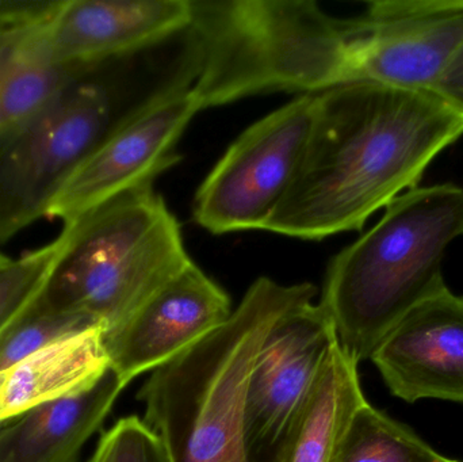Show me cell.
Here are the masks:
<instances>
[{"instance_id": "obj_21", "label": "cell", "mask_w": 463, "mask_h": 462, "mask_svg": "<svg viewBox=\"0 0 463 462\" xmlns=\"http://www.w3.org/2000/svg\"><path fill=\"white\" fill-rule=\"evenodd\" d=\"M87 462H167L159 437L138 417L119 420L102 434Z\"/></svg>"}, {"instance_id": "obj_10", "label": "cell", "mask_w": 463, "mask_h": 462, "mask_svg": "<svg viewBox=\"0 0 463 462\" xmlns=\"http://www.w3.org/2000/svg\"><path fill=\"white\" fill-rule=\"evenodd\" d=\"M336 330L321 304L296 306L267 334L248 380L245 437L253 462L277 449L315 390Z\"/></svg>"}, {"instance_id": "obj_24", "label": "cell", "mask_w": 463, "mask_h": 462, "mask_svg": "<svg viewBox=\"0 0 463 462\" xmlns=\"http://www.w3.org/2000/svg\"><path fill=\"white\" fill-rule=\"evenodd\" d=\"M3 374H0V382H2Z\"/></svg>"}, {"instance_id": "obj_7", "label": "cell", "mask_w": 463, "mask_h": 462, "mask_svg": "<svg viewBox=\"0 0 463 462\" xmlns=\"http://www.w3.org/2000/svg\"><path fill=\"white\" fill-rule=\"evenodd\" d=\"M316 106L304 94L247 127L198 189L195 222L214 235L263 230L301 167Z\"/></svg>"}, {"instance_id": "obj_12", "label": "cell", "mask_w": 463, "mask_h": 462, "mask_svg": "<svg viewBox=\"0 0 463 462\" xmlns=\"http://www.w3.org/2000/svg\"><path fill=\"white\" fill-rule=\"evenodd\" d=\"M370 360L392 395L463 406V296L446 288L411 309Z\"/></svg>"}, {"instance_id": "obj_1", "label": "cell", "mask_w": 463, "mask_h": 462, "mask_svg": "<svg viewBox=\"0 0 463 462\" xmlns=\"http://www.w3.org/2000/svg\"><path fill=\"white\" fill-rule=\"evenodd\" d=\"M462 136L463 117L434 92L331 87L317 94L301 167L263 231L305 240L361 231Z\"/></svg>"}, {"instance_id": "obj_22", "label": "cell", "mask_w": 463, "mask_h": 462, "mask_svg": "<svg viewBox=\"0 0 463 462\" xmlns=\"http://www.w3.org/2000/svg\"><path fill=\"white\" fill-rule=\"evenodd\" d=\"M432 92L463 117V42L443 71Z\"/></svg>"}, {"instance_id": "obj_14", "label": "cell", "mask_w": 463, "mask_h": 462, "mask_svg": "<svg viewBox=\"0 0 463 462\" xmlns=\"http://www.w3.org/2000/svg\"><path fill=\"white\" fill-rule=\"evenodd\" d=\"M60 0H0V130L90 72L54 59L51 24Z\"/></svg>"}, {"instance_id": "obj_9", "label": "cell", "mask_w": 463, "mask_h": 462, "mask_svg": "<svg viewBox=\"0 0 463 462\" xmlns=\"http://www.w3.org/2000/svg\"><path fill=\"white\" fill-rule=\"evenodd\" d=\"M348 26V83L432 92L463 42V0H377Z\"/></svg>"}, {"instance_id": "obj_4", "label": "cell", "mask_w": 463, "mask_h": 462, "mask_svg": "<svg viewBox=\"0 0 463 462\" xmlns=\"http://www.w3.org/2000/svg\"><path fill=\"white\" fill-rule=\"evenodd\" d=\"M461 236L463 187L416 186L332 259L320 304L351 358L370 360L411 309L448 288L443 258Z\"/></svg>"}, {"instance_id": "obj_19", "label": "cell", "mask_w": 463, "mask_h": 462, "mask_svg": "<svg viewBox=\"0 0 463 462\" xmlns=\"http://www.w3.org/2000/svg\"><path fill=\"white\" fill-rule=\"evenodd\" d=\"M94 327L102 325L81 315L52 311L37 297L0 330V374L43 347Z\"/></svg>"}, {"instance_id": "obj_18", "label": "cell", "mask_w": 463, "mask_h": 462, "mask_svg": "<svg viewBox=\"0 0 463 462\" xmlns=\"http://www.w3.org/2000/svg\"><path fill=\"white\" fill-rule=\"evenodd\" d=\"M367 401L351 418L334 462H449Z\"/></svg>"}, {"instance_id": "obj_3", "label": "cell", "mask_w": 463, "mask_h": 462, "mask_svg": "<svg viewBox=\"0 0 463 462\" xmlns=\"http://www.w3.org/2000/svg\"><path fill=\"white\" fill-rule=\"evenodd\" d=\"M187 32L201 110L266 92L320 94L350 79L348 19L312 0H192Z\"/></svg>"}, {"instance_id": "obj_5", "label": "cell", "mask_w": 463, "mask_h": 462, "mask_svg": "<svg viewBox=\"0 0 463 462\" xmlns=\"http://www.w3.org/2000/svg\"><path fill=\"white\" fill-rule=\"evenodd\" d=\"M71 239L38 300L52 311L121 327L190 263L181 227L154 184L70 222Z\"/></svg>"}, {"instance_id": "obj_6", "label": "cell", "mask_w": 463, "mask_h": 462, "mask_svg": "<svg viewBox=\"0 0 463 462\" xmlns=\"http://www.w3.org/2000/svg\"><path fill=\"white\" fill-rule=\"evenodd\" d=\"M113 125L110 92L83 78L0 130V244L46 217Z\"/></svg>"}, {"instance_id": "obj_11", "label": "cell", "mask_w": 463, "mask_h": 462, "mask_svg": "<svg viewBox=\"0 0 463 462\" xmlns=\"http://www.w3.org/2000/svg\"><path fill=\"white\" fill-rule=\"evenodd\" d=\"M232 314L227 292L192 262L121 327L103 335L110 368L129 385L203 341Z\"/></svg>"}, {"instance_id": "obj_16", "label": "cell", "mask_w": 463, "mask_h": 462, "mask_svg": "<svg viewBox=\"0 0 463 462\" xmlns=\"http://www.w3.org/2000/svg\"><path fill=\"white\" fill-rule=\"evenodd\" d=\"M102 327L43 347L3 374L0 428L24 412L80 392L110 368Z\"/></svg>"}, {"instance_id": "obj_26", "label": "cell", "mask_w": 463, "mask_h": 462, "mask_svg": "<svg viewBox=\"0 0 463 462\" xmlns=\"http://www.w3.org/2000/svg\"><path fill=\"white\" fill-rule=\"evenodd\" d=\"M453 462H459V461H454V460H453Z\"/></svg>"}, {"instance_id": "obj_23", "label": "cell", "mask_w": 463, "mask_h": 462, "mask_svg": "<svg viewBox=\"0 0 463 462\" xmlns=\"http://www.w3.org/2000/svg\"><path fill=\"white\" fill-rule=\"evenodd\" d=\"M11 262H13L11 258H8L7 255L2 254V252H0V274H2L3 271H5V269L10 266Z\"/></svg>"}, {"instance_id": "obj_25", "label": "cell", "mask_w": 463, "mask_h": 462, "mask_svg": "<svg viewBox=\"0 0 463 462\" xmlns=\"http://www.w3.org/2000/svg\"><path fill=\"white\" fill-rule=\"evenodd\" d=\"M449 462H453V460H450V461H449Z\"/></svg>"}, {"instance_id": "obj_2", "label": "cell", "mask_w": 463, "mask_h": 462, "mask_svg": "<svg viewBox=\"0 0 463 462\" xmlns=\"http://www.w3.org/2000/svg\"><path fill=\"white\" fill-rule=\"evenodd\" d=\"M316 292L260 277L225 325L152 371L137 399L167 462H253L244 422L253 363L272 325Z\"/></svg>"}, {"instance_id": "obj_8", "label": "cell", "mask_w": 463, "mask_h": 462, "mask_svg": "<svg viewBox=\"0 0 463 462\" xmlns=\"http://www.w3.org/2000/svg\"><path fill=\"white\" fill-rule=\"evenodd\" d=\"M198 111L190 75L184 70L114 122L57 193L46 217L70 224L122 193L154 184L160 174L178 163L176 144Z\"/></svg>"}, {"instance_id": "obj_20", "label": "cell", "mask_w": 463, "mask_h": 462, "mask_svg": "<svg viewBox=\"0 0 463 462\" xmlns=\"http://www.w3.org/2000/svg\"><path fill=\"white\" fill-rule=\"evenodd\" d=\"M70 239V225H64L54 240L13 259L0 274V330L40 296Z\"/></svg>"}, {"instance_id": "obj_13", "label": "cell", "mask_w": 463, "mask_h": 462, "mask_svg": "<svg viewBox=\"0 0 463 462\" xmlns=\"http://www.w3.org/2000/svg\"><path fill=\"white\" fill-rule=\"evenodd\" d=\"M190 22L192 0H60L51 48L60 64L91 72L187 30Z\"/></svg>"}, {"instance_id": "obj_17", "label": "cell", "mask_w": 463, "mask_h": 462, "mask_svg": "<svg viewBox=\"0 0 463 462\" xmlns=\"http://www.w3.org/2000/svg\"><path fill=\"white\" fill-rule=\"evenodd\" d=\"M358 365L339 342L332 347L315 390L269 462H334L351 418L367 403Z\"/></svg>"}, {"instance_id": "obj_15", "label": "cell", "mask_w": 463, "mask_h": 462, "mask_svg": "<svg viewBox=\"0 0 463 462\" xmlns=\"http://www.w3.org/2000/svg\"><path fill=\"white\" fill-rule=\"evenodd\" d=\"M127 387L109 368L91 387L5 423L0 428V462H79Z\"/></svg>"}]
</instances>
